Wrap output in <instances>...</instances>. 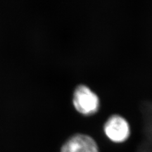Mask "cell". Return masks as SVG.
Segmentation results:
<instances>
[{
    "label": "cell",
    "mask_w": 152,
    "mask_h": 152,
    "mask_svg": "<svg viewBox=\"0 0 152 152\" xmlns=\"http://www.w3.org/2000/svg\"><path fill=\"white\" fill-rule=\"evenodd\" d=\"M73 103L75 108L84 114H91L96 112L99 107L98 95L84 84L78 85L73 94Z\"/></svg>",
    "instance_id": "6da1fadb"
},
{
    "label": "cell",
    "mask_w": 152,
    "mask_h": 152,
    "mask_svg": "<svg viewBox=\"0 0 152 152\" xmlns=\"http://www.w3.org/2000/svg\"><path fill=\"white\" fill-rule=\"evenodd\" d=\"M61 152H99V150L92 137L84 134H76L65 142Z\"/></svg>",
    "instance_id": "3957f363"
},
{
    "label": "cell",
    "mask_w": 152,
    "mask_h": 152,
    "mask_svg": "<svg viewBox=\"0 0 152 152\" xmlns=\"http://www.w3.org/2000/svg\"><path fill=\"white\" fill-rule=\"evenodd\" d=\"M104 132L108 139L115 142L126 141L130 135V126L124 118L113 115L108 118L104 125Z\"/></svg>",
    "instance_id": "7a4b0ae2"
}]
</instances>
